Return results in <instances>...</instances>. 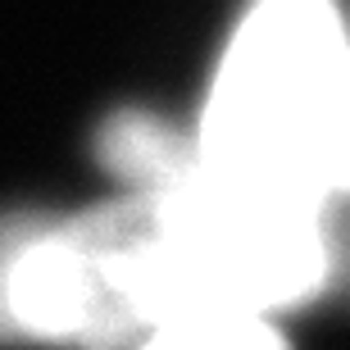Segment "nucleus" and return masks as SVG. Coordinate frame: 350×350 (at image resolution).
Segmentation results:
<instances>
[{
  "label": "nucleus",
  "instance_id": "1",
  "mask_svg": "<svg viewBox=\"0 0 350 350\" xmlns=\"http://www.w3.org/2000/svg\"><path fill=\"white\" fill-rule=\"evenodd\" d=\"M346 78L350 37L332 0H255L191 137L200 169L323 205Z\"/></svg>",
  "mask_w": 350,
  "mask_h": 350
},
{
  "label": "nucleus",
  "instance_id": "2",
  "mask_svg": "<svg viewBox=\"0 0 350 350\" xmlns=\"http://www.w3.org/2000/svg\"><path fill=\"white\" fill-rule=\"evenodd\" d=\"M332 264V232L319 200L196 164L173 191L150 196L146 319L150 332L219 314L269 319L319 296Z\"/></svg>",
  "mask_w": 350,
  "mask_h": 350
},
{
  "label": "nucleus",
  "instance_id": "3",
  "mask_svg": "<svg viewBox=\"0 0 350 350\" xmlns=\"http://www.w3.org/2000/svg\"><path fill=\"white\" fill-rule=\"evenodd\" d=\"M96 159L114 178L128 182L132 191L146 196L173 191L200 164L196 146L182 142L164 118L146 114V109H118L105 118V128L96 132Z\"/></svg>",
  "mask_w": 350,
  "mask_h": 350
},
{
  "label": "nucleus",
  "instance_id": "4",
  "mask_svg": "<svg viewBox=\"0 0 350 350\" xmlns=\"http://www.w3.org/2000/svg\"><path fill=\"white\" fill-rule=\"evenodd\" d=\"M137 350H286V341L269 319L219 314V319H182L155 327Z\"/></svg>",
  "mask_w": 350,
  "mask_h": 350
},
{
  "label": "nucleus",
  "instance_id": "5",
  "mask_svg": "<svg viewBox=\"0 0 350 350\" xmlns=\"http://www.w3.org/2000/svg\"><path fill=\"white\" fill-rule=\"evenodd\" d=\"M350 191V78L346 96H341V114L332 128V150H327V196Z\"/></svg>",
  "mask_w": 350,
  "mask_h": 350
}]
</instances>
